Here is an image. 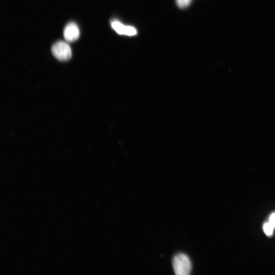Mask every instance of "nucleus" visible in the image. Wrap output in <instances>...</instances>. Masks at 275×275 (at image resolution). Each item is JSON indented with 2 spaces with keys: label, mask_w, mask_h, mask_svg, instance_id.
Segmentation results:
<instances>
[{
  "label": "nucleus",
  "mask_w": 275,
  "mask_h": 275,
  "mask_svg": "<svg viewBox=\"0 0 275 275\" xmlns=\"http://www.w3.org/2000/svg\"><path fill=\"white\" fill-rule=\"evenodd\" d=\"M172 264L176 275H188L191 271V261L185 254L180 253L175 255Z\"/></svg>",
  "instance_id": "obj_1"
},
{
  "label": "nucleus",
  "mask_w": 275,
  "mask_h": 275,
  "mask_svg": "<svg viewBox=\"0 0 275 275\" xmlns=\"http://www.w3.org/2000/svg\"><path fill=\"white\" fill-rule=\"evenodd\" d=\"M51 51L54 57L61 61H67L72 56L70 46L67 43L64 41H59L54 44Z\"/></svg>",
  "instance_id": "obj_2"
},
{
  "label": "nucleus",
  "mask_w": 275,
  "mask_h": 275,
  "mask_svg": "<svg viewBox=\"0 0 275 275\" xmlns=\"http://www.w3.org/2000/svg\"><path fill=\"white\" fill-rule=\"evenodd\" d=\"M112 28L120 35L132 36L136 34V29L130 25H125L118 21H113L111 23Z\"/></svg>",
  "instance_id": "obj_3"
},
{
  "label": "nucleus",
  "mask_w": 275,
  "mask_h": 275,
  "mask_svg": "<svg viewBox=\"0 0 275 275\" xmlns=\"http://www.w3.org/2000/svg\"><path fill=\"white\" fill-rule=\"evenodd\" d=\"M79 36V30L74 22H70L66 25L64 30V37L66 40L73 42L76 40Z\"/></svg>",
  "instance_id": "obj_4"
},
{
  "label": "nucleus",
  "mask_w": 275,
  "mask_h": 275,
  "mask_svg": "<svg viewBox=\"0 0 275 275\" xmlns=\"http://www.w3.org/2000/svg\"><path fill=\"white\" fill-rule=\"evenodd\" d=\"M273 228L274 227L269 222L265 223L263 226L264 231L268 236H270L272 234Z\"/></svg>",
  "instance_id": "obj_5"
},
{
  "label": "nucleus",
  "mask_w": 275,
  "mask_h": 275,
  "mask_svg": "<svg viewBox=\"0 0 275 275\" xmlns=\"http://www.w3.org/2000/svg\"><path fill=\"white\" fill-rule=\"evenodd\" d=\"M191 0H176L177 6L180 8H185L189 6Z\"/></svg>",
  "instance_id": "obj_6"
},
{
  "label": "nucleus",
  "mask_w": 275,
  "mask_h": 275,
  "mask_svg": "<svg viewBox=\"0 0 275 275\" xmlns=\"http://www.w3.org/2000/svg\"><path fill=\"white\" fill-rule=\"evenodd\" d=\"M269 222L275 227V213L270 216Z\"/></svg>",
  "instance_id": "obj_7"
}]
</instances>
